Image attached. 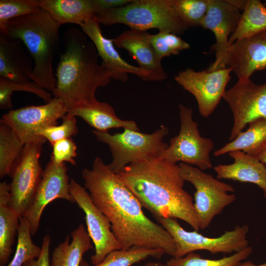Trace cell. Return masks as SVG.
I'll return each mask as SVG.
<instances>
[{
  "label": "cell",
  "mask_w": 266,
  "mask_h": 266,
  "mask_svg": "<svg viewBox=\"0 0 266 266\" xmlns=\"http://www.w3.org/2000/svg\"><path fill=\"white\" fill-rule=\"evenodd\" d=\"M179 133L170 139L167 148L158 158L173 164L182 162L195 165L201 170L211 168L210 154L214 147L213 141L200 136L198 124L193 119L192 109L179 104Z\"/></svg>",
  "instance_id": "8"
},
{
  "label": "cell",
  "mask_w": 266,
  "mask_h": 266,
  "mask_svg": "<svg viewBox=\"0 0 266 266\" xmlns=\"http://www.w3.org/2000/svg\"><path fill=\"white\" fill-rule=\"evenodd\" d=\"M105 26L124 24L130 29L146 32L151 29L182 34L188 29L180 20L170 0H133L122 7L96 16Z\"/></svg>",
  "instance_id": "5"
},
{
  "label": "cell",
  "mask_w": 266,
  "mask_h": 266,
  "mask_svg": "<svg viewBox=\"0 0 266 266\" xmlns=\"http://www.w3.org/2000/svg\"><path fill=\"white\" fill-rule=\"evenodd\" d=\"M223 99L228 103L233 118L229 140L232 141L250 122L266 120V82L258 85L250 78L238 79Z\"/></svg>",
  "instance_id": "12"
},
{
  "label": "cell",
  "mask_w": 266,
  "mask_h": 266,
  "mask_svg": "<svg viewBox=\"0 0 266 266\" xmlns=\"http://www.w3.org/2000/svg\"><path fill=\"white\" fill-rule=\"evenodd\" d=\"M180 20L187 27H200L209 5V0H170Z\"/></svg>",
  "instance_id": "33"
},
{
  "label": "cell",
  "mask_w": 266,
  "mask_h": 266,
  "mask_svg": "<svg viewBox=\"0 0 266 266\" xmlns=\"http://www.w3.org/2000/svg\"><path fill=\"white\" fill-rule=\"evenodd\" d=\"M116 174L155 217L180 219L200 229L193 199L184 189L178 165L156 158L132 163Z\"/></svg>",
  "instance_id": "2"
},
{
  "label": "cell",
  "mask_w": 266,
  "mask_h": 266,
  "mask_svg": "<svg viewBox=\"0 0 266 266\" xmlns=\"http://www.w3.org/2000/svg\"><path fill=\"white\" fill-rule=\"evenodd\" d=\"M9 184L0 183V266H5L12 253V246L20 217L10 203Z\"/></svg>",
  "instance_id": "24"
},
{
  "label": "cell",
  "mask_w": 266,
  "mask_h": 266,
  "mask_svg": "<svg viewBox=\"0 0 266 266\" xmlns=\"http://www.w3.org/2000/svg\"><path fill=\"white\" fill-rule=\"evenodd\" d=\"M38 0H0V33L5 30L10 20L39 12Z\"/></svg>",
  "instance_id": "35"
},
{
  "label": "cell",
  "mask_w": 266,
  "mask_h": 266,
  "mask_svg": "<svg viewBox=\"0 0 266 266\" xmlns=\"http://www.w3.org/2000/svg\"><path fill=\"white\" fill-rule=\"evenodd\" d=\"M252 250L248 246L230 256L216 260L202 258L200 254L193 252L182 257H172L166 264L167 266H238L252 254Z\"/></svg>",
  "instance_id": "30"
},
{
  "label": "cell",
  "mask_w": 266,
  "mask_h": 266,
  "mask_svg": "<svg viewBox=\"0 0 266 266\" xmlns=\"http://www.w3.org/2000/svg\"><path fill=\"white\" fill-rule=\"evenodd\" d=\"M15 91L33 93L42 99L46 103L52 99V95L34 81L17 82L0 76V108L10 109L12 107L11 95Z\"/></svg>",
  "instance_id": "32"
},
{
  "label": "cell",
  "mask_w": 266,
  "mask_h": 266,
  "mask_svg": "<svg viewBox=\"0 0 266 266\" xmlns=\"http://www.w3.org/2000/svg\"><path fill=\"white\" fill-rule=\"evenodd\" d=\"M133 0H94L95 3L98 9L99 14L113 8L124 6Z\"/></svg>",
  "instance_id": "39"
},
{
  "label": "cell",
  "mask_w": 266,
  "mask_h": 266,
  "mask_svg": "<svg viewBox=\"0 0 266 266\" xmlns=\"http://www.w3.org/2000/svg\"><path fill=\"white\" fill-rule=\"evenodd\" d=\"M229 2L237 8L239 10H243L247 0H228Z\"/></svg>",
  "instance_id": "40"
},
{
  "label": "cell",
  "mask_w": 266,
  "mask_h": 266,
  "mask_svg": "<svg viewBox=\"0 0 266 266\" xmlns=\"http://www.w3.org/2000/svg\"><path fill=\"white\" fill-rule=\"evenodd\" d=\"M78 133L75 117H67L63 118V123L60 125L45 127L39 130L37 134L42 136L53 145L60 140L71 138Z\"/></svg>",
  "instance_id": "36"
},
{
  "label": "cell",
  "mask_w": 266,
  "mask_h": 266,
  "mask_svg": "<svg viewBox=\"0 0 266 266\" xmlns=\"http://www.w3.org/2000/svg\"><path fill=\"white\" fill-rule=\"evenodd\" d=\"M178 166L184 181L190 182L195 188L194 206L199 227L201 230L205 229L215 216L220 214L225 207L235 201V195L228 194L233 192L234 188L198 167L184 163Z\"/></svg>",
  "instance_id": "9"
},
{
  "label": "cell",
  "mask_w": 266,
  "mask_h": 266,
  "mask_svg": "<svg viewBox=\"0 0 266 266\" xmlns=\"http://www.w3.org/2000/svg\"><path fill=\"white\" fill-rule=\"evenodd\" d=\"M148 35L147 32L130 29L112 39L118 48L126 49L136 60L138 67L152 73L157 81H161L166 79L167 75Z\"/></svg>",
  "instance_id": "19"
},
{
  "label": "cell",
  "mask_w": 266,
  "mask_h": 266,
  "mask_svg": "<svg viewBox=\"0 0 266 266\" xmlns=\"http://www.w3.org/2000/svg\"><path fill=\"white\" fill-rule=\"evenodd\" d=\"M248 129L240 132L236 138L216 150L214 155L219 156L234 151H241L257 157L266 145V120L260 118L250 122Z\"/></svg>",
  "instance_id": "26"
},
{
  "label": "cell",
  "mask_w": 266,
  "mask_h": 266,
  "mask_svg": "<svg viewBox=\"0 0 266 266\" xmlns=\"http://www.w3.org/2000/svg\"><path fill=\"white\" fill-rule=\"evenodd\" d=\"M229 67L238 79L266 68V31L232 44Z\"/></svg>",
  "instance_id": "18"
},
{
  "label": "cell",
  "mask_w": 266,
  "mask_h": 266,
  "mask_svg": "<svg viewBox=\"0 0 266 266\" xmlns=\"http://www.w3.org/2000/svg\"><path fill=\"white\" fill-rule=\"evenodd\" d=\"M67 170L65 163L58 164L50 159L43 170L33 201L23 216L29 223L32 236L37 232L42 212L49 203L57 199L75 202L69 191Z\"/></svg>",
  "instance_id": "16"
},
{
  "label": "cell",
  "mask_w": 266,
  "mask_h": 266,
  "mask_svg": "<svg viewBox=\"0 0 266 266\" xmlns=\"http://www.w3.org/2000/svg\"><path fill=\"white\" fill-rule=\"evenodd\" d=\"M18 240L14 255L7 266H23L30 260L39 257L41 247L33 241L29 223L23 216L20 218Z\"/></svg>",
  "instance_id": "31"
},
{
  "label": "cell",
  "mask_w": 266,
  "mask_h": 266,
  "mask_svg": "<svg viewBox=\"0 0 266 266\" xmlns=\"http://www.w3.org/2000/svg\"><path fill=\"white\" fill-rule=\"evenodd\" d=\"M142 266H167L166 264H165L161 262H149Z\"/></svg>",
  "instance_id": "43"
},
{
  "label": "cell",
  "mask_w": 266,
  "mask_h": 266,
  "mask_svg": "<svg viewBox=\"0 0 266 266\" xmlns=\"http://www.w3.org/2000/svg\"><path fill=\"white\" fill-rule=\"evenodd\" d=\"M33 66L32 55L21 40L0 33V76L27 82Z\"/></svg>",
  "instance_id": "20"
},
{
  "label": "cell",
  "mask_w": 266,
  "mask_h": 266,
  "mask_svg": "<svg viewBox=\"0 0 266 266\" xmlns=\"http://www.w3.org/2000/svg\"><path fill=\"white\" fill-rule=\"evenodd\" d=\"M155 218L173 238L176 247L174 257H182L199 250H207L212 254L236 253L248 246L246 234L249 228L247 225L236 226L219 237L212 238L195 230H185L175 219Z\"/></svg>",
  "instance_id": "7"
},
{
  "label": "cell",
  "mask_w": 266,
  "mask_h": 266,
  "mask_svg": "<svg viewBox=\"0 0 266 266\" xmlns=\"http://www.w3.org/2000/svg\"><path fill=\"white\" fill-rule=\"evenodd\" d=\"M69 191L85 214L87 231L95 249L91 257V264L96 265L111 252L122 249L121 245L112 231L109 220L94 203L86 189L72 179Z\"/></svg>",
  "instance_id": "13"
},
{
  "label": "cell",
  "mask_w": 266,
  "mask_h": 266,
  "mask_svg": "<svg viewBox=\"0 0 266 266\" xmlns=\"http://www.w3.org/2000/svg\"><path fill=\"white\" fill-rule=\"evenodd\" d=\"M240 10L228 0H209L208 9L201 26L212 31L215 43L211 49L215 52V60L207 69L214 71L228 66L232 44L229 38L235 30L240 19Z\"/></svg>",
  "instance_id": "14"
},
{
  "label": "cell",
  "mask_w": 266,
  "mask_h": 266,
  "mask_svg": "<svg viewBox=\"0 0 266 266\" xmlns=\"http://www.w3.org/2000/svg\"><path fill=\"white\" fill-rule=\"evenodd\" d=\"M54 249L51 266H80L83 255L93 248L91 239L81 224Z\"/></svg>",
  "instance_id": "25"
},
{
  "label": "cell",
  "mask_w": 266,
  "mask_h": 266,
  "mask_svg": "<svg viewBox=\"0 0 266 266\" xmlns=\"http://www.w3.org/2000/svg\"><path fill=\"white\" fill-rule=\"evenodd\" d=\"M148 38L161 60L166 57L177 55L181 51L190 47L188 42L177 34L168 31H159L154 34L148 33Z\"/></svg>",
  "instance_id": "34"
},
{
  "label": "cell",
  "mask_w": 266,
  "mask_h": 266,
  "mask_svg": "<svg viewBox=\"0 0 266 266\" xmlns=\"http://www.w3.org/2000/svg\"><path fill=\"white\" fill-rule=\"evenodd\" d=\"M234 160L233 164L219 165L214 167L218 179H228L257 185L266 198V166L258 157L241 151L228 153Z\"/></svg>",
  "instance_id": "21"
},
{
  "label": "cell",
  "mask_w": 266,
  "mask_h": 266,
  "mask_svg": "<svg viewBox=\"0 0 266 266\" xmlns=\"http://www.w3.org/2000/svg\"><path fill=\"white\" fill-rule=\"evenodd\" d=\"M238 266H266V262L260 265H255L251 261L242 262Z\"/></svg>",
  "instance_id": "42"
},
{
  "label": "cell",
  "mask_w": 266,
  "mask_h": 266,
  "mask_svg": "<svg viewBox=\"0 0 266 266\" xmlns=\"http://www.w3.org/2000/svg\"><path fill=\"white\" fill-rule=\"evenodd\" d=\"M56 68V84L52 92L67 111L95 99L100 87L109 84L110 73L99 62L96 48L82 31L71 28L64 33Z\"/></svg>",
  "instance_id": "3"
},
{
  "label": "cell",
  "mask_w": 266,
  "mask_h": 266,
  "mask_svg": "<svg viewBox=\"0 0 266 266\" xmlns=\"http://www.w3.org/2000/svg\"><path fill=\"white\" fill-rule=\"evenodd\" d=\"M232 70L230 67L208 71H196L188 68L175 77L176 82L192 94L198 105L200 114L209 117L219 103L226 91Z\"/></svg>",
  "instance_id": "15"
},
{
  "label": "cell",
  "mask_w": 266,
  "mask_h": 266,
  "mask_svg": "<svg viewBox=\"0 0 266 266\" xmlns=\"http://www.w3.org/2000/svg\"><path fill=\"white\" fill-rule=\"evenodd\" d=\"M38 4L60 26H80L98 14L94 0H38Z\"/></svg>",
  "instance_id": "23"
},
{
  "label": "cell",
  "mask_w": 266,
  "mask_h": 266,
  "mask_svg": "<svg viewBox=\"0 0 266 266\" xmlns=\"http://www.w3.org/2000/svg\"><path fill=\"white\" fill-rule=\"evenodd\" d=\"M85 188L96 206L106 216L122 249L136 246L163 249L172 257L175 244L170 233L144 214L137 198L100 157L82 171Z\"/></svg>",
  "instance_id": "1"
},
{
  "label": "cell",
  "mask_w": 266,
  "mask_h": 266,
  "mask_svg": "<svg viewBox=\"0 0 266 266\" xmlns=\"http://www.w3.org/2000/svg\"><path fill=\"white\" fill-rule=\"evenodd\" d=\"M46 141L42 137L26 144L22 156L10 175V203L20 217L24 215L32 203L41 182L43 170L39 158Z\"/></svg>",
  "instance_id": "10"
},
{
  "label": "cell",
  "mask_w": 266,
  "mask_h": 266,
  "mask_svg": "<svg viewBox=\"0 0 266 266\" xmlns=\"http://www.w3.org/2000/svg\"><path fill=\"white\" fill-rule=\"evenodd\" d=\"M60 26L41 9L39 12L11 19L4 31L0 33L24 42L34 62L29 78L51 92L56 84L53 63L62 49Z\"/></svg>",
  "instance_id": "4"
},
{
  "label": "cell",
  "mask_w": 266,
  "mask_h": 266,
  "mask_svg": "<svg viewBox=\"0 0 266 266\" xmlns=\"http://www.w3.org/2000/svg\"><path fill=\"white\" fill-rule=\"evenodd\" d=\"M49 235L44 236L41 245V251L38 258L29 261L23 266H51L49 259V250L51 244Z\"/></svg>",
  "instance_id": "38"
},
{
  "label": "cell",
  "mask_w": 266,
  "mask_h": 266,
  "mask_svg": "<svg viewBox=\"0 0 266 266\" xmlns=\"http://www.w3.org/2000/svg\"><path fill=\"white\" fill-rule=\"evenodd\" d=\"M51 159L58 164L69 162L75 166V158L77 156V146L71 138H67L56 142L53 145Z\"/></svg>",
  "instance_id": "37"
},
{
  "label": "cell",
  "mask_w": 266,
  "mask_h": 266,
  "mask_svg": "<svg viewBox=\"0 0 266 266\" xmlns=\"http://www.w3.org/2000/svg\"><path fill=\"white\" fill-rule=\"evenodd\" d=\"M25 144L13 130L0 122V177L10 176L23 154Z\"/></svg>",
  "instance_id": "28"
},
{
  "label": "cell",
  "mask_w": 266,
  "mask_h": 266,
  "mask_svg": "<svg viewBox=\"0 0 266 266\" xmlns=\"http://www.w3.org/2000/svg\"><path fill=\"white\" fill-rule=\"evenodd\" d=\"M67 110L64 103L54 97L43 105H29L9 110L2 115L0 122L10 127L25 145L42 137L37 132L46 127L56 125Z\"/></svg>",
  "instance_id": "11"
},
{
  "label": "cell",
  "mask_w": 266,
  "mask_h": 266,
  "mask_svg": "<svg viewBox=\"0 0 266 266\" xmlns=\"http://www.w3.org/2000/svg\"><path fill=\"white\" fill-rule=\"evenodd\" d=\"M266 31V7L259 0H247L238 25L229 38L234 42Z\"/></svg>",
  "instance_id": "27"
},
{
  "label": "cell",
  "mask_w": 266,
  "mask_h": 266,
  "mask_svg": "<svg viewBox=\"0 0 266 266\" xmlns=\"http://www.w3.org/2000/svg\"><path fill=\"white\" fill-rule=\"evenodd\" d=\"M100 24L96 16H94L80 27L94 44L101 59V65L110 73L112 79L126 82L130 73L145 81H157L152 73L130 64L121 57L114 47L113 39L107 38L103 35Z\"/></svg>",
  "instance_id": "17"
},
{
  "label": "cell",
  "mask_w": 266,
  "mask_h": 266,
  "mask_svg": "<svg viewBox=\"0 0 266 266\" xmlns=\"http://www.w3.org/2000/svg\"><path fill=\"white\" fill-rule=\"evenodd\" d=\"M93 133L98 140L108 146L112 160L108 166L116 174L132 163L158 158L168 146L163 141L168 133L164 125L151 133L128 129L114 134L96 130Z\"/></svg>",
  "instance_id": "6"
},
{
  "label": "cell",
  "mask_w": 266,
  "mask_h": 266,
  "mask_svg": "<svg viewBox=\"0 0 266 266\" xmlns=\"http://www.w3.org/2000/svg\"><path fill=\"white\" fill-rule=\"evenodd\" d=\"M166 254L162 249L133 246L128 249H121L109 253L100 263L92 266H133L149 257L160 258ZM80 266H92L83 259Z\"/></svg>",
  "instance_id": "29"
},
{
  "label": "cell",
  "mask_w": 266,
  "mask_h": 266,
  "mask_svg": "<svg viewBox=\"0 0 266 266\" xmlns=\"http://www.w3.org/2000/svg\"><path fill=\"white\" fill-rule=\"evenodd\" d=\"M67 117H79L96 131L108 132L119 128L139 131L136 123L132 120L118 118L113 108L108 103L97 99L80 104L68 110Z\"/></svg>",
  "instance_id": "22"
},
{
  "label": "cell",
  "mask_w": 266,
  "mask_h": 266,
  "mask_svg": "<svg viewBox=\"0 0 266 266\" xmlns=\"http://www.w3.org/2000/svg\"><path fill=\"white\" fill-rule=\"evenodd\" d=\"M257 157L261 162L266 165V145Z\"/></svg>",
  "instance_id": "41"
}]
</instances>
